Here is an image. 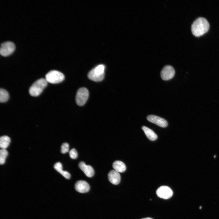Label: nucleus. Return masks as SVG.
<instances>
[{
  "mask_svg": "<svg viewBox=\"0 0 219 219\" xmlns=\"http://www.w3.org/2000/svg\"><path fill=\"white\" fill-rule=\"evenodd\" d=\"M210 25L208 21L203 17H199L196 19L192 24L191 30L195 36H200L207 32Z\"/></svg>",
  "mask_w": 219,
  "mask_h": 219,
  "instance_id": "1",
  "label": "nucleus"
},
{
  "mask_svg": "<svg viewBox=\"0 0 219 219\" xmlns=\"http://www.w3.org/2000/svg\"><path fill=\"white\" fill-rule=\"evenodd\" d=\"M47 83L45 78H41L37 80L30 87L29 89L30 94L33 96H38L47 86Z\"/></svg>",
  "mask_w": 219,
  "mask_h": 219,
  "instance_id": "2",
  "label": "nucleus"
},
{
  "mask_svg": "<svg viewBox=\"0 0 219 219\" xmlns=\"http://www.w3.org/2000/svg\"><path fill=\"white\" fill-rule=\"evenodd\" d=\"M105 66L102 64L99 65L88 73V77L91 80L99 82L102 81L105 76Z\"/></svg>",
  "mask_w": 219,
  "mask_h": 219,
  "instance_id": "3",
  "label": "nucleus"
},
{
  "mask_svg": "<svg viewBox=\"0 0 219 219\" xmlns=\"http://www.w3.org/2000/svg\"><path fill=\"white\" fill-rule=\"evenodd\" d=\"M65 78L61 72L56 70H52L48 72L45 75V79L48 82L55 84L63 81Z\"/></svg>",
  "mask_w": 219,
  "mask_h": 219,
  "instance_id": "4",
  "label": "nucleus"
},
{
  "mask_svg": "<svg viewBox=\"0 0 219 219\" xmlns=\"http://www.w3.org/2000/svg\"><path fill=\"white\" fill-rule=\"evenodd\" d=\"M89 92L85 88L82 87L77 91L76 96V102L79 106L84 105L87 101L89 96Z\"/></svg>",
  "mask_w": 219,
  "mask_h": 219,
  "instance_id": "5",
  "label": "nucleus"
},
{
  "mask_svg": "<svg viewBox=\"0 0 219 219\" xmlns=\"http://www.w3.org/2000/svg\"><path fill=\"white\" fill-rule=\"evenodd\" d=\"M15 46L11 41H6L2 43L0 48V53L3 56H7L12 54L14 50Z\"/></svg>",
  "mask_w": 219,
  "mask_h": 219,
  "instance_id": "6",
  "label": "nucleus"
},
{
  "mask_svg": "<svg viewBox=\"0 0 219 219\" xmlns=\"http://www.w3.org/2000/svg\"><path fill=\"white\" fill-rule=\"evenodd\" d=\"M156 193L158 197L164 199L170 198L173 195V191L169 187L166 186H162L157 190Z\"/></svg>",
  "mask_w": 219,
  "mask_h": 219,
  "instance_id": "7",
  "label": "nucleus"
},
{
  "mask_svg": "<svg viewBox=\"0 0 219 219\" xmlns=\"http://www.w3.org/2000/svg\"><path fill=\"white\" fill-rule=\"evenodd\" d=\"M175 74V71L174 68L170 65H167L162 70L161 76L163 80H168L172 78Z\"/></svg>",
  "mask_w": 219,
  "mask_h": 219,
  "instance_id": "8",
  "label": "nucleus"
},
{
  "mask_svg": "<svg viewBox=\"0 0 219 219\" xmlns=\"http://www.w3.org/2000/svg\"><path fill=\"white\" fill-rule=\"evenodd\" d=\"M147 119L150 122L162 127H166L168 125V123L166 120L157 116L149 115L147 117Z\"/></svg>",
  "mask_w": 219,
  "mask_h": 219,
  "instance_id": "9",
  "label": "nucleus"
},
{
  "mask_svg": "<svg viewBox=\"0 0 219 219\" xmlns=\"http://www.w3.org/2000/svg\"><path fill=\"white\" fill-rule=\"evenodd\" d=\"M75 189L78 192L85 193L87 192L89 190L90 186L86 181L79 180L76 183Z\"/></svg>",
  "mask_w": 219,
  "mask_h": 219,
  "instance_id": "10",
  "label": "nucleus"
},
{
  "mask_svg": "<svg viewBox=\"0 0 219 219\" xmlns=\"http://www.w3.org/2000/svg\"><path fill=\"white\" fill-rule=\"evenodd\" d=\"M78 166L87 177H91L94 175V171L92 167L90 165H86L84 162H80Z\"/></svg>",
  "mask_w": 219,
  "mask_h": 219,
  "instance_id": "11",
  "label": "nucleus"
},
{
  "mask_svg": "<svg viewBox=\"0 0 219 219\" xmlns=\"http://www.w3.org/2000/svg\"><path fill=\"white\" fill-rule=\"evenodd\" d=\"M109 181L114 185H117L120 182L121 177L119 172L114 170H111L108 174Z\"/></svg>",
  "mask_w": 219,
  "mask_h": 219,
  "instance_id": "12",
  "label": "nucleus"
},
{
  "mask_svg": "<svg viewBox=\"0 0 219 219\" xmlns=\"http://www.w3.org/2000/svg\"><path fill=\"white\" fill-rule=\"evenodd\" d=\"M142 129L144 131L147 138L150 140L153 141L156 140L157 138L156 134L151 129L143 126Z\"/></svg>",
  "mask_w": 219,
  "mask_h": 219,
  "instance_id": "13",
  "label": "nucleus"
},
{
  "mask_svg": "<svg viewBox=\"0 0 219 219\" xmlns=\"http://www.w3.org/2000/svg\"><path fill=\"white\" fill-rule=\"evenodd\" d=\"M113 167L114 170L118 172H123L126 169L125 164L120 161H116L113 164Z\"/></svg>",
  "mask_w": 219,
  "mask_h": 219,
  "instance_id": "14",
  "label": "nucleus"
},
{
  "mask_svg": "<svg viewBox=\"0 0 219 219\" xmlns=\"http://www.w3.org/2000/svg\"><path fill=\"white\" fill-rule=\"evenodd\" d=\"M11 140L7 136H2L0 137V147L2 149H5L9 146Z\"/></svg>",
  "mask_w": 219,
  "mask_h": 219,
  "instance_id": "15",
  "label": "nucleus"
},
{
  "mask_svg": "<svg viewBox=\"0 0 219 219\" xmlns=\"http://www.w3.org/2000/svg\"><path fill=\"white\" fill-rule=\"evenodd\" d=\"M9 97L8 92L5 89L1 88L0 89V102L4 103L6 102Z\"/></svg>",
  "mask_w": 219,
  "mask_h": 219,
  "instance_id": "16",
  "label": "nucleus"
},
{
  "mask_svg": "<svg viewBox=\"0 0 219 219\" xmlns=\"http://www.w3.org/2000/svg\"><path fill=\"white\" fill-rule=\"evenodd\" d=\"M8 154V152L5 149H1L0 150V164L1 165H3L5 163Z\"/></svg>",
  "mask_w": 219,
  "mask_h": 219,
  "instance_id": "17",
  "label": "nucleus"
},
{
  "mask_svg": "<svg viewBox=\"0 0 219 219\" xmlns=\"http://www.w3.org/2000/svg\"><path fill=\"white\" fill-rule=\"evenodd\" d=\"M69 149V145L67 143H63L61 146V152L63 154L68 152Z\"/></svg>",
  "mask_w": 219,
  "mask_h": 219,
  "instance_id": "18",
  "label": "nucleus"
},
{
  "mask_svg": "<svg viewBox=\"0 0 219 219\" xmlns=\"http://www.w3.org/2000/svg\"><path fill=\"white\" fill-rule=\"evenodd\" d=\"M69 155L70 157L72 159H75L78 157L77 152L75 148H72L70 151Z\"/></svg>",
  "mask_w": 219,
  "mask_h": 219,
  "instance_id": "19",
  "label": "nucleus"
},
{
  "mask_svg": "<svg viewBox=\"0 0 219 219\" xmlns=\"http://www.w3.org/2000/svg\"><path fill=\"white\" fill-rule=\"evenodd\" d=\"M54 168L57 172L60 173L62 170V165L61 163L58 162L56 163L54 165Z\"/></svg>",
  "mask_w": 219,
  "mask_h": 219,
  "instance_id": "20",
  "label": "nucleus"
},
{
  "mask_svg": "<svg viewBox=\"0 0 219 219\" xmlns=\"http://www.w3.org/2000/svg\"><path fill=\"white\" fill-rule=\"evenodd\" d=\"M60 173L66 179H69L70 178V174L67 171L62 170Z\"/></svg>",
  "mask_w": 219,
  "mask_h": 219,
  "instance_id": "21",
  "label": "nucleus"
},
{
  "mask_svg": "<svg viewBox=\"0 0 219 219\" xmlns=\"http://www.w3.org/2000/svg\"><path fill=\"white\" fill-rule=\"evenodd\" d=\"M141 219H153L152 218H151V217H146V218H142Z\"/></svg>",
  "mask_w": 219,
  "mask_h": 219,
  "instance_id": "22",
  "label": "nucleus"
},
{
  "mask_svg": "<svg viewBox=\"0 0 219 219\" xmlns=\"http://www.w3.org/2000/svg\"><path fill=\"white\" fill-rule=\"evenodd\" d=\"M201 207H202L200 206V207L199 208H200V209L201 208Z\"/></svg>",
  "mask_w": 219,
  "mask_h": 219,
  "instance_id": "23",
  "label": "nucleus"
}]
</instances>
